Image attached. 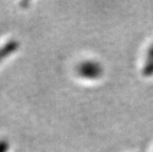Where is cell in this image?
<instances>
[{"label": "cell", "instance_id": "6da1fadb", "mask_svg": "<svg viewBox=\"0 0 153 152\" xmlns=\"http://www.w3.org/2000/svg\"><path fill=\"white\" fill-rule=\"evenodd\" d=\"M78 74L86 79H97L103 74L102 65L94 60L84 61L78 66L77 68Z\"/></svg>", "mask_w": 153, "mask_h": 152}, {"label": "cell", "instance_id": "7a4b0ae2", "mask_svg": "<svg viewBox=\"0 0 153 152\" xmlns=\"http://www.w3.org/2000/svg\"><path fill=\"white\" fill-rule=\"evenodd\" d=\"M18 43L16 41H12V42H9V43L4 46L3 47L0 48V60L3 59L4 57H6L8 54H10L18 48Z\"/></svg>", "mask_w": 153, "mask_h": 152}, {"label": "cell", "instance_id": "3957f363", "mask_svg": "<svg viewBox=\"0 0 153 152\" xmlns=\"http://www.w3.org/2000/svg\"><path fill=\"white\" fill-rule=\"evenodd\" d=\"M143 75L145 76L153 75V62L145 63L144 67H143Z\"/></svg>", "mask_w": 153, "mask_h": 152}, {"label": "cell", "instance_id": "277c9868", "mask_svg": "<svg viewBox=\"0 0 153 152\" xmlns=\"http://www.w3.org/2000/svg\"><path fill=\"white\" fill-rule=\"evenodd\" d=\"M9 142L7 139H0V152H8Z\"/></svg>", "mask_w": 153, "mask_h": 152}, {"label": "cell", "instance_id": "5b68a950", "mask_svg": "<svg viewBox=\"0 0 153 152\" xmlns=\"http://www.w3.org/2000/svg\"><path fill=\"white\" fill-rule=\"evenodd\" d=\"M146 57H147V61H146V63L148 62H153V44L148 48L147 50V56H146Z\"/></svg>", "mask_w": 153, "mask_h": 152}]
</instances>
